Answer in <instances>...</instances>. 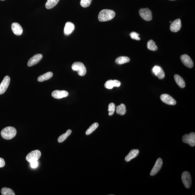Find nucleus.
I'll use <instances>...</instances> for the list:
<instances>
[{"label":"nucleus","instance_id":"obj_32","mask_svg":"<svg viewBox=\"0 0 195 195\" xmlns=\"http://www.w3.org/2000/svg\"><path fill=\"white\" fill-rule=\"evenodd\" d=\"M30 166L32 168H35L37 167L38 165V162L37 161H32L30 163Z\"/></svg>","mask_w":195,"mask_h":195},{"label":"nucleus","instance_id":"obj_34","mask_svg":"<svg viewBox=\"0 0 195 195\" xmlns=\"http://www.w3.org/2000/svg\"><path fill=\"white\" fill-rule=\"evenodd\" d=\"M171 22H172V21H170V23H171Z\"/></svg>","mask_w":195,"mask_h":195},{"label":"nucleus","instance_id":"obj_25","mask_svg":"<svg viewBox=\"0 0 195 195\" xmlns=\"http://www.w3.org/2000/svg\"><path fill=\"white\" fill-rule=\"evenodd\" d=\"M72 132V130L70 129H68L65 134L61 135L58 138V143H61L65 141L68 137L69 136Z\"/></svg>","mask_w":195,"mask_h":195},{"label":"nucleus","instance_id":"obj_31","mask_svg":"<svg viewBox=\"0 0 195 195\" xmlns=\"http://www.w3.org/2000/svg\"><path fill=\"white\" fill-rule=\"evenodd\" d=\"M130 36L131 38L136 40H140L141 39L139 37V34L136 32H133L130 33Z\"/></svg>","mask_w":195,"mask_h":195},{"label":"nucleus","instance_id":"obj_19","mask_svg":"<svg viewBox=\"0 0 195 195\" xmlns=\"http://www.w3.org/2000/svg\"><path fill=\"white\" fill-rule=\"evenodd\" d=\"M139 153V151L138 149H133L131 150L129 154L125 157V161L127 162H129L138 156Z\"/></svg>","mask_w":195,"mask_h":195},{"label":"nucleus","instance_id":"obj_11","mask_svg":"<svg viewBox=\"0 0 195 195\" xmlns=\"http://www.w3.org/2000/svg\"><path fill=\"white\" fill-rule=\"evenodd\" d=\"M163 165L162 159L159 158L157 159L156 163L150 172V175L151 176H154L156 175L161 169Z\"/></svg>","mask_w":195,"mask_h":195},{"label":"nucleus","instance_id":"obj_1","mask_svg":"<svg viewBox=\"0 0 195 195\" xmlns=\"http://www.w3.org/2000/svg\"><path fill=\"white\" fill-rule=\"evenodd\" d=\"M115 12L114 11L105 9L100 12L98 16L99 20L101 22H105L110 20L115 17Z\"/></svg>","mask_w":195,"mask_h":195},{"label":"nucleus","instance_id":"obj_17","mask_svg":"<svg viewBox=\"0 0 195 195\" xmlns=\"http://www.w3.org/2000/svg\"><path fill=\"white\" fill-rule=\"evenodd\" d=\"M75 28L74 24L70 22H67L64 28V34L66 35H69L74 31Z\"/></svg>","mask_w":195,"mask_h":195},{"label":"nucleus","instance_id":"obj_3","mask_svg":"<svg viewBox=\"0 0 195 195\" xmlns=\"http://www.w3.org/2000/svg\"><path fill=\"white\" fill-rule=\"evenodd\" d=\"M73 70L76 71L79 76H83L86 74V69L84 64L80 62H75L72 66Z\"/></svg>","mask_w":195,"mask_h":195},{"label":"nucleus","instance_id":"obj_30","mask_svg":"<svg viewBox=\"0 0 195 195\" xmlns=\"http://www.w3.org/2000/svg\"><path fill=\"white\" fill-rule=\"evenodd\" d=\"M92 0H81L80 5L82 7L86 8L90 6Z\"/></svg>","mask_w":195,"mask_h":195},{"label":"nucleus","instance_id":"obj_9","mask_svg":"<svg viewBox=\"0 0 195 195\" xmlns=\"http://www.w3.org/2000/svg\"><path fill=\"white\" fill-rule=\"evenodd\" d=\"M10 78L7 76L4 77L0 85V95L6 92L10 84Z\"/></svg>","mask_w":195,"mask_h":195},{"label":"nucleus","instance_id":"obj_5","mask_svg":"<svg viewBox=\"0 0 195 195\" xmlns=\"http://www.w3.org/2000/svg\"><path fill=\"white\" fill-rule=\"evenodd\" d=\"M181 179L186 188L189 189L192 185V178L190 173L185 171L181 175Z\"/></svg>","mask_w":195,"mask_h":195},{"label":"nucleus","instance_id":"obj_14","mask_svg":"<svg viewBox=\"0 0 195 195\" xmlns=\"http://www.w3.org/2000/svg\"><path fill=\"white\" fill-rule=\"evenodd\" d=\"M68 93L65 90H56L52 93V96L55 98L60 99L67 97L68 96Z\"/></svg>","mask_w":195,"mask_h":195},{"label":"nucleus","instance_id":"obj_16","mask_svg":"<svg viewBox=\"0 0 195 195\" xmlns=\"http://www.w3.org/2000/svg\"><path fill=\"white\" fill-rule=\"evenodd\" d=\"M121 85L120 81L118 80H114L111 79L107 81L105 84V87L107 89H112L114 87H119Z\"/></svg>","mask_w":195,"mask_h":195},{"label":"nucleus","instance_id":"obj_18","mask_svg":"<svg viewBox=\"0 0 195 195\" xmlns=\"http://www.w3.org/2000/svg\"><path fill=\"white\" fill-rule=\"evenodd\" d=\"M11 29L14 34L17 35H20L23 32V29L19 23H14L12 24Z\"/></svg>","mask_w":195,"mask_h":195},{"label":"nucleus","instance_id":"obj_27","mask_svg":"<svg viewBox=\"0 0 195 195\" xmlns=\"http://www.w3.org/2000/svg\"><path fill=\"white\" fill-rule=\"evenodd\" d=\"M1 192L2 195H15V194L13 190L7 188H2Z\"/></svg>","mask_w":195,"mask_h":195},{"label":"nucleus","instance_id":"obj_23","mask_svg":"<svg viewBox=\"0 0 195 195\" xmlns=\"http://www.w3.org/2000/svg\"><path fill=\"white\" fill-rule=\"evenodd\" d=\"M127 111L126 106L125 104L122 103L116 107V112L117 114L121 115H125Z\"/></svg>","mask_w":195,"mask_h":195},{"label":"nucleus","instance_id":"obj_33","mask_svg":"<svg viewBox=\"0 0 195 195\" xmlns=\"http://www.w3.org/2000/svg\"><path fill=\"white\" fill-rule=\"evenodd\" d=\"M5 165V162L4 159L2 158H0V168L4 167Z\"/></svg>","mask_w":195,"mask_h":195},{"label":"nucleus","instance_id":"obj_20","mask_svg":"<svg viewBox=\"0 0 195 195\" xmlns=\"http://www.w3.org/2000/svg\"><path fill=\"white\" fill-rule=\"evenodd\" d=\"M174 77L175 81L179 87L184 88L185 87V82L182 77L177 74L175 75Z\"/></svg>","mask_w":195,"mask_h":195},{"label":"nucleus","instance_id":"obj_15","mask_svg":"<svg viewBox=\"0 0 195 195\" xmlns=\"http://www.w3.org/2000/svg\"><path fill=\"white\" fill-rule=\"evenodd\" d=\"M153 72L159 79H163L165 77V74L163 69L161 66H155L152 69Z\"/></svg>","mask_w":195,"mask_h":195},{"label":"nucleus","instance_id":"obj_29","mask_svg":"<svg viewBox=\"0 0 195 195\" xmlns=\"http://www.w3.org/2000/svg\"><path fill=\"white\" fill-rule=\"evenodd\" d=\"M115 107H116V106H115V104L113 103H110L108 105V110L109 111L108 115L109 116H111L113 115L115 111Z\"/></svg>","mask_w":195,"mask_h":195},{"label":"nucleus","instance_id":"obj_35","mask_svg":"<svg viewBox=\"0 0 195 195\" xmlns=\"http://www.w3.org/2000/svg\"><path fill=\"white\" fill-rule=\"evenodd\" d=\"M170 1H175V0H170Z\"/></svg>","mask_w":195,"mask_h":195},{"label":"nucleus","instance_id":"obj_24","mask_svg":"<svg viewBox=\"0 0 195 195\" xmlns=\"http://www.w3.org/2000/svg\"><path fill=\"white\" fill-rule=\"evenodd\" d=\"M60 0H48L45 7L48 9H51L56 6Z\"/></svg>","mask_w":195,"mask_h":195},{"label":"nucleus","instance_id":"obj_21","mask_svg":"<svg viewBox=\"0 0 195 195\" xmlns=\"http://www.w3.org/2000/svg\"><path fill=\"white\" fill-rule=\"evenodd\" d=\"M53 73L48 72L41 75L38 78V81L40 82H43L50 79L53 76Z\"/></svg>","mask_w":195,"mask_h":195},{"label":"nucleus","instance_id":"obj_10","mask_svg":"<svg viewBox=\"0 0 195 195\" xmlns=\"http://www.w3.org/2000/svg\"><path fill=\"white\" fill-rule=\"evenodd\" d=\"M181 61L184 65L189 68H191L193 66V61L190 57L187 54L182 55L180 57Z\"/></svg>","mask_w":195,"mask_h":195},{"label":"nucleus","instance_id":"obj_2","mask_svg":"<svg viewBox=\"0 0 195 195\" xmlns=\"http://www.w3.org/2000/svg\"><path fill=\"white\" fill-rule=\"evenodd\" d=\"M17 130L14 127H6L1 132L2 138L7 140H10L14 138L16 136Z\"/></svg>","mask_w":195,"mask_h":195},{"label":"nucleus","instance_id":"obj_8","mask_svg":"<svg viewBox=\"0 0 195 195\" xmlns=\"http://www.w3.org/2000/svg\"><path fill=\"white\" fill-rule=\"evenodd\" d=\"M161 101L163 102L168 105H175L176 104V102L173 98L168 94H161L160 97Z\"/></svg>","mask_w":195,"mask_h":195},{"label":"nucleus","instance_id":"obj_22","mask_svg":"<svg viewBox=\"0 0 195 195\" xmlns=\"http://www.w3.org/2000/svg\"><path fill=\"white\" fill-rule=\"evenodd\" d=\"M130 61V59L129 57H120L116 59L115 62L118 65H123L129 62Z\"/></svg>","mask_w":195,"mask_h":195},{"label":"nucleus","instance_id":"obj_36","mask_svg":"<svg viewBox=\"0 0 195 195\" xmlns=\"http://www.w3.org/2000/svg\"><path fill=\"white\" fill-rule=\"evenodd\" d=\"M1 1H5V0H1Z\"/></svg>","mask_w":195,"mask_h":195},{"label":"nucleus","instance_id":"obj_6","mask_svg":"<svg viewBox=\"0 0 195 195\" xmlns=\"http://www.w3.org/2000/svg\"><path fill=\"white\" fill-rule=\"evenodd\" d=\"M41 153L39 150H36L31 152L26 156V159L28 162L30 163L34 161H37L40 158Z\"/></svg>","mask_w":195,"mask_h":195},{"label":"nucleus","instance_id":"obj_28","mask_svg":"<svg viewBox=\"0 0 195 195\" xmlns=\"http://www.w3.org/2000/svg\"><path fill=\"white\" fill-rule=\"evenodd\" d=\"M99 125L97 123H95L93 124L90 127L88 128L86 132V134L87 135H90L96 130L97 128L98 127Z\"/></svg>","mask_w":195,"mask_h":195},{"label":"nucleus","instance_id":"obj_12","mask_svg":"<svg viewBox=\"0 0 195 195\" xmlns=\"http://www.w3.org/2000/svg\"><path fill=\"white\" fill-rule=\"evenodd\" d=\"M43 58V55L40 54H36L30 58L27 63L29 66H32L39 63Z\"/></svg>","mask_w":195,"mask_h":195},{"label":"nucleus","instance_id":"obj_26","mask_svg":"<svg viewBox=\"0 0 195 195\" xmlns=\"http://www.w3.org/2000/svg\"><path fill=\"white\" fill-rule=\"evenodd\" d=\"M147 48L148 50L152 51H156L158 50V47L156 43L152 40H150L147 43Z\"/></svg>","mask_w":195,"mask_h":195},{"label":"nucleus","instance_id":"obj_4","mask_svg":"<svg viewBox=\"0 0 195 195\" xmlns=\"http://www.w3.org/2000/svg\"><path fill=\"white\" fill-rule=\"evenodd\" d=\"M184 143L188 144L191 147L195 145V134L194 132L190 133L189 134H185L182 137Z\"/></svg>","mask_w":195,"mask_h":195},{"label":"nucleus","instance_id":"obj_13","mask_svg":"<svg viewBox=\"0 0 195 195\" xmlns=\"http://www.w3.org/2000/svg\"><path fill=\"white\" fill-rule=\"evenodd\" d=\"M181 21L180 19H177L172 22L170 26V30L173 32L179 31L181 28Z\"/></svg>","mask_w":195,"mask_h":195},{"label":"nucleus","instance_id":"obj_7","mask_svg":"<svg viewBox=\"0 0 195 195\" xmlns=\"http://www.w3.org/2000/svg\"><path fill=\"white\" fill-rule=\"evenodd\" d=\"M139 14L146 21H150L152 19V13L148 8H143L139 10Z\"/></svg>","mask_w":195,"mask_h":195}]
</instances>
